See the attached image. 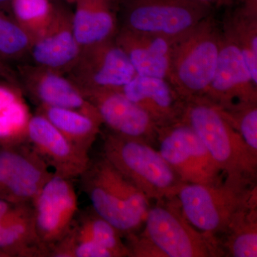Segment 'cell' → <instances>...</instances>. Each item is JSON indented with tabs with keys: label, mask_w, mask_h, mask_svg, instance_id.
Here are the masks:
<instances>
[{
	"label": "cell",
	"mask_w": 257,
	"mask_h": 257,
	"mask_svg": "<svg viewBox=\"0 0 257 257\" xmlns=\"http://www.w3.org/2000/svg\"><path fill=\"white\" fill-rule=\"evenodd\" d=\"M179 121L197 133L225 179L256 185V152L246 145L214 104L203 96L184 99Z\"/></svg>",
	"instance_id": "6da1fadb"
},
{
	"label": "cell",
	"mask_w": 257,
	"mask_h": 257,
	"mask_svg": "<svg viewBox=\"0 0 257 257\" xmlns=\"http://www.w3.org/2000/svg\"><path fill=\"white\" fill-rule=\"evenodd\" d=\"M81 186L93 210L122 236L138 232L150 208L148 198L101 155L91 160Z\"/></svg>",
	"instance_id": "7a4b0ae2"
},
{
	"label": "cell",
	"mask_w": 257,
	"mask_h": 257,
	"mask_svg": "<svg viewBox=\"0 0 257 257\" xmlns=\"http://www.w3.org/2000/svg\"><path fill=\"white\" fill-rule=\"evenodd\" d=\"M214 13L176 40L167 80L183 99L203 96L215 73L222 42Z\"/></svg>",
	"instance_id": "3957f363"
},
{
	"label": "cell",
	"mask_w": 257,
	"mask_h": 257,
	"mask_svg": "<svg viewBox=\"0 0 257 257\" xmlns=\"http://www.w3.org/2000/svg\"><path fill=\"white\" fill-rule=\"evenodd\" d=\"M102 156L150 201L175 197L184 184L158 150L140 140L109 131L104 137Z\"/></svg>",
	"instance_id": "277c9868"
},
{
	"label": "cell",
	"mask_w": 257,
	"mask_h": 257,
	"mask_svg": "<svg viewBox=\"0 0 257 257\" xmlns=\"http://www.w3.org/2000/svg\"><path fill=\"white\" fill-rule=\"evenodd\" d=\"M256 194V185L224 179L216 184H184L176 197L191 224L218 239L240 211L257 203Z\"/></svg>",
	"instance_id": "5b68a950"
},
{
	"label": "cell",
	"mask_w": 257,
	"mask_h": 257,
	"mask_svg": "<svg viewBox=\"0 0 257 257\" xmlns=\"http://www.w3.org/2000/svg\"><path fill=\"white\" fill-rule=\"evenodd\" d=\"M140 233L153 257L224 256L217 238L191 224L177 197L157 202L150 207Z\"/></svg>",
	"instance_id": "8992f818"
},
{
	"label": "cell",
	"mask_w": 257,
	"mask_h": 257,
	"mask_svg": "<svg viewBox=\"0 0 257 257\" xmlns=\"http://www.w3.org/2000/svg\"><path fill=\"white\" fill-rule=\"evenodd\" d=\"M121 28L177 40L214 10L198 0H124Z\"/></svg>",
	"instance_id": "52a82bcc"
},
{
	"label": "cell",
	"mask_w": 257,
	"mask_h": 257,
	"mask_svg": "<svg viewBox=\"0 0 257 257\" xmlns=\"http://www.w3.org/2000/svg\"><path fill=\"white\" fill-rule=\"evenodd\" d=\"M157 144L161 155L183 183L216 184L224 180L207 147L183 121L157 128Z\"/></svg>",
	"instance_id": "ba28073f"
},
{
	"label": "cell",
	"mask_w": 257,
	"mask_h": 257,
	"mask_svg": "<svg viewBox=\"0 0 257 257\" xmlns=\"http://www.w3.org/2000/svg\"><path fill=\"white\" fill-rule=\"evenodd\" d=\"M37 241L48 256L52 246L69 232L78 214L72 179L52 174L32 202Z\"/></svg>",
	"instance_id": "9c48e42d"
},
{
	"label": "cell",
	"mask_w": 257,
	"mask_h": 257,
	"mask_svg": "<svg viewBox=\"0 0 257 257\" xmlns=\"http://www.w3.org/2000/svg\"><path fill=\"white\" fill-rule=\"evenodd\" d=\"M67 74L84 93L119 89L137 75L114 39L83 49L78 60Z\"/></svg>",
	"instance_id": "30bf717a"
},
{
	"label": "cell",
	"mask_w": 257,
	"mask_h": 257,
	"mask_svg": "<svg viewBox=\"0 0 257 257\" xmlns=\"http://www.w3.org/2000/svg\"><path fill=\"white\" fill-rule=\"evenodd\" d=\"M28 143L0 146V198L32 203L53 172Z\"/></svg>",
	"instance_id": "8fae6325"
},
{
	"label": "cell",
	"mask_w": 257,
	"mask_h": 257,
	"mask_svg": "<svg viewBox=\"0 0 257 257\" xmlns=\"http://www.w3.org/2000/svg\"><path fill=\"white\" fill-rule=\"evenodd\" d=\"M84 94L96 108L102 124L111 133L152 146L156 145L158 126L146 111L119 89H99Z\"/></svg>",
	"instance_id": "7c38bea8"
},
{
	"label": "cell",
	"mask_w": 257,
	"mask_h": 257,
	"mask_svg": "<svg viewBox=\"0 0 257 257\" xmlns=\"http://www.w3.org/2000/svg\"><path fill=\"white\" fill-rule=\"evenodd\" d=\"M203 97L219 107L257 102V84L241 51L224 32L215 73Z\"/></svg>",
	"instance_id": "4fadbf2b"
},
{
	"label": "cell",
	"mask_w": 257,
	"mask_h": 257,
	"mask_svg": "<svg viewBox=\"0 0 257 257\" xmlns=\"http://www.w3.org/2000/svg\"><path fill=\"white\" fill-rule=\"evenodd\" d=\"M20 75L25 92L38 106L73 109L102 124L96 108L82 89L63 74L30 64L20 67Z\"/></svg>",
	"instance_id": "5bb4252c"
},
{
	"label": "cell",
	"mask_w": 257,
	"mask_h": 257,
	"mask_svg": "<svg viewBox=\"0 0 257 257\" xmlns=\"http://www.w3.org/2000/svg\"><path fill=\"white\" fill-rule=\"evenodd\" d=\"M27 143L54 173L72 180L84 174L91 160L39 113L32 114L29 123Z\"/></svg>",
	"instance_id": "9a60e30c"
},
{
	"label": "cell",
	"mask_w": 257,
	"mask_h": 257,
	"mask_svg": "<svg viewBox=\"0 0 257 257\" xmlns=\"http://www.w3.org/2000/svg\"><path fill=\"white\" fill-rule=\"evenodd\" d=\"M82 52L74 36L72 13L57 5L53 18L44 31L33 39L29 55L34 65L67 74Z\"/></svg>",
	"instance_id": "2e32d148"
},
{
	"label": "cell",
	"mask_w": 257,
	"mask_h": 257,
	"mask_svg": "<svg viewBox=\"0 0 257 257\" xmlns=\"http://www.w3.org/2000/svg\"><path fill=\"white\" fill-rule=\"evenodd\" d=\"M137 74L167 79L176 40L119 27L114 37Z\"/></svg>",
	"instance_id": "e0dca14e"
},
{
	"label": "cell",
	"mask_w": 257,
	"mask_h": 257,
	"mask_svg": "<svg viewBox=\"0 0 257 257\" xmlns=\"http://www.w3.org/2000/svg\"><path fill=\"white\" fill-rule=\"evenodd\" d=\"M119 90L146 111L158 127L180 119L184 99L167 79L137 74Z\"/></svg>",
	"instance_id": "ac0fdd59"
},
{
	"label": "cell",
	"mask_w": 257,
	"mask_h": 257,
	"mask_svg": "<svg viewBox=\"0 0 257 257\" xmlns=\"http://www.w3.org/2000/svg\"><path fill=\"white\" fill-rule=\"evenodd\" d=\"M0 251L7 256H40L31 204L0 198Z\"/></svg>",
	"instance_id": "d6986e66"
},
{
	"label": "cell",
	"mask_w": 257,
	"mask_h": 257,
	"mask_svg": "<svg viewBox=\"0 0 257 257\" xmlns=\"http://www.w3.org/2000/svg\"><path fill=\"white\" fill-rule=\"evenodd\" d=\"M75 5L72 26L82 50L114 39L119 27L110 0H77Z\"/></svg>",
	"instance_id": "ffe728a7"
},
{
	"label": "cell",
	"mask_w": 257,
	"mask_h": 257,
	"mask_svg": "<svg viewBox=\"0 0 257 257\" xmlns=\"http://www.w3.org/2000/svg\"><path fill=\"white\" fill-rule=\"evenodd\" d=\"M32 116L21 89L0 84V146L27 143Z\"/></svg>",
	"instance_id": "44dd1931"
},
{
	"label": "cell",
	"mask_w": 257,
	"mask_h": 257,
	"mask_svg": "<svg viewBox=\"0 0 257 257\" xmlns=\"http://www.w3.org/2000/svg\"><path fill=\"white\" fill-rule=\"evenodd\" d=\"M42 114L81 151L89 154L100 133L101 124L90 116L73 109L38 106Z\"/></svg>",
	"instance_id": "7402d4cb"
},
{
	"label": "cell",
	"mask_w": 257,
	"mask_h": 257,
	"mask_svg": "<svg viewBox=\"0 0 257 257\" xmlns=\"http://www.w3.org/2000/svg\"><path fill=\"white\" fill-rule=\"evenodd\" d=\"M224 256H257V203L240 211L219 237Z\"/></svg>",
	"instance_id": "603a6c76"
},
{
	"label": "cell",
	"mask_w": 257,
	"mask_h": 257,
	"mask_svg": "<svg viewBox=\"0 0 257 257\" xmlns=\"http://www.w3.org/2000/svg\"><path fill=\"white\" fill-rule=\"evenodd\" d=\"M221 28L241 51L253 82L257 84V16L237 7L226 15Z\"/></svg>",
	"instance_id": "cb8c5ba5"
},
{
	"label": "cell",
	"mask_w": 257,
	"mask_h": 257,
	"mask_svg": "<svg viewBox=\"0 0 257 257\" xmlns=\"http://www.w3.org/2000/svg\"><path fill=\"white\" fill-rule=\"evenodd\" d=\"M72 229L83 239L110 251L114 257L130 256L122 236L114 226L93 210L92 208L78 212L72 225Z\"/></svg>",
	"instance_id": "d4e9b609"
},
{
	"label": "cell",
	"mask_w": 257,
	"mask_h": 257,
	"mask_svg": "<svg viewBox=\"0 0 257 257\" xmlns=\"http://www.w3.org/2000/svg\"><path fill=\"white\" fill-rule=\"evenodd\" d=\"M56 8L57 5L51 0H13L11 13L33 40L50 24Z\"/></svg>",
	"instance_id": "484cf974"
},
{
	"label": "cell",
	"mask_w": 257,
	"mask_h": 257,
	"mask_svg": "<svg viewBox=\"0 0 257 257\" xmlns=\"http://www.w3.org/2000/svg\"><path fill=\"white\" fill-rule=\"evenodd\" d=\"M32 37L18 22L0 10V57L19 60L30 52Z\"/></svg>",
	"instance_id": "4316f807"
},
{
	"label": "cell",
	"mask_w": 257,
	"mask_h": 257,
	"mask_svg": "<svg viewBox=\"0 0 257 257\" xmlns=\"http://www.w3.org/2000/svg\"><path fill=\"white\" fill-rule=\"evenodd\" d=\"M216 106L246 145L257 153V102H239L225 107Z\"/></svg>",
	"instance_id": "83f0119b"
},
{
	"label": "cell",
	"mask_w": 257,
	"mask_h": 257,
	"mask_svg": "<svg viewBox=\"0 0 257 257\" xmlns=\"http://www.w3.org/2000/svg\"><path fill=\"white\" fill-rule=\"evenodd\" d=\"M50 257H114L106 248L83 239L70 229L65 236L51 247Z\"/></svg>",
	"instance_id": "f1b7e54d"
},
{
	"label": "cell",
	"mask_w": 257,
	"mask_h": 257,
	"mask_svg": "<svg viewBox=\"0 0 257 257\" xmlns=\"http://www.w3.org/2000/svg\"><path fill=\"white\" fill-rule=\"evenodd\" d=\"M239 8L249 14L257 16V0H239Z\"/></svg>",
	"instance_id": "f546056e"
},
{
	"label": "cell",
	"mask_w": 257,
	"mask_h": 257,
	"mask_svg": "<svg viewBox=\"0 0 257 257\" xmlns=\"http://www.w3.org/2000/svg\"><path fill=\"white\" fill-rule=\"evenodd\" d=\"M198 1L214 10V8H219L222 6H229L232 4L234 0H198Z\"/></svg>",
	"instance_id": "4dcf8cb0"
},
{
	"label": "cell",
	"mask_w": 257,
	"mask_h": 257,
	"mask_svg": "<svg viewBox=\"0 0 257 257\" xmlns=\"http://www.w3.org/2000/svg\"><path fill=\"white\" fill-rule=\"evenodd\" d=\"M13 0H0V10L11 13V4Z\"/></svg>",
	"instance_id": "1f68e13d"
},
{
	"label": "cell",
	"mask_w": 257,
	"mask_h": 257,
	"mask_svg": "<svg viewBox=\"0 0 257 257\" xmlns=\"http://www.w3.org/2000/svg\"><path fill=\"white\" fill-rule=\"evenodd\" d=\"M110 1L116 8L119 6V5L122 4V3H124V0H110Z\"/></svg>",
	"instance_id": "d6a6232c"
},
{
	"label": "cell",
	"mask_w": 257,
	"mask_h": 257,
	"mask_svg": "<svg viewBox=\"0 0 257 257\" xmlns=\"http://www.w3.org/2000/svg\"><path fill=\"white\" fill-rule=\"evenodd\" d=\"M65 1L69 3V4H75L77 0H65Z\"/></svg>",
	"instance_id": "836d02e7"
},
{
	"label": "cell",
	"mask_w": 257,
	"mask_h": 257,
	"mask_svg": "<svg viewBox=\"0 0 257 257\" xmlns=\"http://www.w3.org/2000/svg\"><path fill=\"white\" fill-rule=\"evenodd\" d=\"M0 257H7V256L3 251H0Z\"/></svg>",
	"instance_id": "e575fe53"
},
{
	"label": "cell",
	"mask_w": 257,
	"mask_h": 257,
	"mask_svg": "<svg viewBox=\"0 0 257 257\" xmlns=\"http://www.w3.org/2000/svg\"><path fill=\"white\" fill-rule=\"evenodd\" d=\"M51 1H52V2H53V3H54V0H51Z\"/></svg>",
	"instance_id": "d590c367"
}]
</instances>
